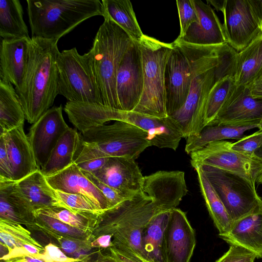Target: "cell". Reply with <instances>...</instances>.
Here are the masks:
<instances>
[{
    "mask_svg": "<svg viewBox=\"0 0 262 262\" xmlns=\"http://www.w3.org/2000/svg\"><path fill=\"white\" fill-rule=\"evenodd\" d=\"M237 52L227 43L213 46L194 45L192 81L183 106L170 117L180 127L184 138L203 129L205 107L214 85L235 72Z\"/></svg>",
    "mask_w": 262,
    "mask_h": 262,
    "instance_id": "cell-1",
    "label": "cell"
},
{
    "mask_svg": "<svg viewBox=\"0 0 262 262\" xmlns=\"http://www.w3.org/2000/svg\"><path fill=\"white\" fill-rule=\"evenodd\" d=\"M160 211L151 198L141 191L99 214L92 241L102 235L112 236V248L142 262H150L142 238L145 227Z\"/></svg>",
    "mask_w": 262,
    "mask_h": 262,
    "instance_id": "cell-2",
    "label": "cell"
},
{
    "mask_svg": "<svg viewBox=\"0 0 262 262\" xmlns=\"http://www.w3.org/2000/svg\"><path fill=\"white\" fill-rule=\"evenodd\" d=\"M58 41L31 37L28 67L20 89L16 91L26 119L35 123L58 95Z\"/></svg>",
    "mask_w": 262,
    "mask_h": 262,
    "instance_id": "cell-3",
    "label": "cell"
},
{
    "mask_svg": "<svg viewBox=\"0 0 262 262\" xmlns=\"http://www.w3.org/2000/svg\"><path fill=\"white\" fill-rule=\"evenodd\" d=\"M31 37L58 40L79 24L104 16L100 0H27Z\"/></svg>",
    "mask_w": 262,
    "mask_h": 262,
    "instance_id": "cell-4",
    "label": "cell"
},
{
    "mask_svg": "<svg viewBox=\"0 0 262 262\" xmlns=\"http://www.w3.org/2000/svg\"><path fill=\"white\" fill-rule=\"evenodd\" d=\"M104 19L88 53L103 105L121 110L116 92L117 73L124 54L134 40L108 17Z\"/></svg>",
    "mask_w": 262,
    "mask_h": 262,
    "instance_id": "cell-5",
    "label": "cell"
},
{
    "mask_svg": "<svg viewBox=\"0 0 262 262\" xmlns=\"http://www.w3.org/2000/svg\"><path fill=\"white\" fill-rule=\"evenodd\" d=\"M138 43L142 56L144 85L140 100L132 112L166 117L165 70L172 42H163L144 34Z\"/></svg>",
    "mask_w": 262,
    "mask_h": 262,
    "instance_id": "cell-6",
    "label": "cell"
},
{
    "mask_svg": "<svg viewBox=\"0 0 262 262\" xmlns=\"http://www.w3.org/2000/svg\"><path fill=\"white\" fill-rule=\"evenodd\" d=\"M57 64L58 94L70 102L103 105L88 53L80 55L76 48L63 50L58 55Z\"/></svg>",
    "mask_w": 262,
    "mask_h": 262,
    "instance_id": "cell-7",
    "label": "cell"
},
{
    "mask_svg": "<svg viewBox=\"0 0 262 262\" xmlns=\"http://www.w3.org/2000/svg\"><path fill=\"white\" fill-rule=\"evenodd\" d=\"M81 139L100 149L108 157L136 160L150 143L147 134L132 124L116 121L81 132Z\"/></svg>",
    "mask_w": 262,
    "mask_h": 262,
    "instance_id": "cell-8",
    "label": "cell"
},
{
    "mask_svg": "<svg viewBox=\"0 0 262 262\" xmlns=\"http://www.w3.org/2000/svg\"><path fill=\"white\" fill-rule=\"evenodd\" d=\"M200 167L222 201L232 222L262 203L255 184L235 173L209 166Z\"/></svg>",
    "mask_w": 262,
    "mask_h": 262,
    "instance_id": "cell-9",
    "label": "cell"
},
{
    "mask_svg": "<svg viewBox=\"0 0 262 262\" xmlns=\"http://www.w3.org/2000/svg\"><path fill=\"white\" fill-rule=\"evenodd\" d=\"M232 142L221 140L208 143L190 153L191 164L195 169L209 166L241 176L255 184L262 172V159L255 154L233 149Z\"/></svg>",
    "mask_w": 262,
    "mask_h": 262,
    "instance_id": "cell-10",
    "label": "cell"
},
{
    "mask_svg": "<svg viewBox=\"0 0 262 262\" xmlns=\"http://www.w3.org/2000/svg\"><path fill=\"white\" fill-rule=\"evenodd\" d=\"M165 70V105L167 116L179 111L185 104L192 81L194 45L177 38Z\"/></svg>",
    "mask_w": 262,
    "mask_h": 262,
    "instance_id": "cell-11",
    "label": "cell"
},
{
    "mask_svg": "<svg viewBox=\"0 0 262 262\" xmlns=\"http://www.w3.org/2000/svg\"><path fill=\"white\" fill-rule=\"evenodd\" d=\"M220 11L226 42L237 52L262 34V20L251 1L224 0Z\"/></svg>",
    "mask_w": 262,
    "mask_h": 262,
    "instance_id": "cell-12",
    "label": "cell"
},
{
    "mask_svg": "<svg viewBox=\"0 0 262 262\" xmlns=\"http://www.w3.org/2000/svg\"><path fill=\"white\" fill-rule=\"evenodd\" d=\"M142 56L137 42L134 41L124 54L116 76V92L121 111L132 112L143 91Z\"/></svg>",
    "mask_w": 262,
    "mask_h": 262,
    "instance_id": "cell-13",
    "label": "cell"
},
{
    "mask_svg": "<svg viewBox=\"0 0 262 262\" xmlns=\"http://www.w3.org/2000/svg\"><path fill=\"white\" fill-rule=\"evenodd\" d=\"M69 127L63 118L61 105L51 107L31 126L27 137L40 170Z\"/></svg>",
    "mask_w": 262,
    "mask_h": 262,
    "instance_id": "cell-14",
    "label": "cell"
},
{
    "mask_svg": "<svg viewBox=\"0 0 262 262\" xmlns=\"http://www.w3.org/2000/svg\"><path fill=\"white\" fill-rule=\"evenodd\" d=\"M114 121L125 122L144 130L151 146L176 150L184 138L178 125L169 116L157 118L134 112L116 110Z\"/></svg>",
    "mask_w": 262,
    "mask_h": 262,
    "instance_id": "cell-15",
    "label": "cell"
},
{
    "mask_svg": "<svg viewBox=\"0 0 262 262\" xmlns=\"http://www.w3.org/2000/svg\"><path fill=\"white\" fill-rule=\"evenodd\" d=\"M142 191L150 197L160 212L176 208L187 193L182 171H158L144 177Z\"/></svg>",
    "mask_w": 262,
    "mask_h": 262,
    "instance_id": "cell-16",
    "label": "cell"
},
{
    "mask_svg": "<svg viewBox=\"0 0 262 262\" xmlns=\"http://www.w3.org/2000/svg\"><path fill=\"white\" fill-rule=\"evenodd\" d=\"M92 173L127 198L142 191L144 177L134 159L110 157L102 167Z\"/></svg>",
    "mask_w": 262,
    "mask_h": 262,
    "instance_id": "cell-17",
    "label": "cell"
},
{
    "mask_svg": "<svg viewBox=\"0 0 262 262\" xmlns=\"http://www.w3.org/2000/svg\"><path fill=\"white\" fill-rule=\"evenodd\" d=\"M195 243L186 213L179 208L171 209L164 232L166 262H190Z\"/></svg>",
    "mask_w": 262,
    "mask_h": 262,
    "instance_id": "cell-18",
    "label": "cell"
},
{
    "mask_svg": "<svg viewBox=\"0 0 262 262\" xmlns=\"http://www.w3.org/2000/svg\"><path fill=\"white\" fill-rule=\"evenodd\" d=\"M261 119L262 99L253 97L248 86L236 85L211 125L259 126Z\"/></svg>",
    "mask_w": 262,
    "mask_h": 262,
    "instance_id": "cell-19",
    "label": "cell"
},
{
    "mask_svg": "<svg viewBox=\"0 0 262 262\" xmlns=\"http://www.w3.org/2000/svg\"><path fill=\"white\" fill-rule=\"evenodd\" d=\"M30 38L2 39L0 49V78L19 90L23 83L29 58Z\"/></svg>",
    "mask_w": 262,
    "mask_h": 262,
    "instance_id": "cell-20",
    "label": "cell"
},
{
    "mask_svg": "<svg viewBox=\"0 0 262 262\" xmlns=\"http://www.w3.org/2000/svg\"><path fill=\"white\" fill-rule=\"evenodd\" d=\"M199 17L185 35L177 38L184 42L199 46H213L226 42L222 24L211 6L201 0H192Z\"/></svg>",
    "mask_w": 262,
    "mask_h": 262,
    "instance_id": "cell-21",
    "label": "cell"
},
{
    "mask_svg": "<svg viewBox=\"0 0 262 262\" xmlns=\"http://www.w3.org/2000/svg\"><path fill=\"white\" fill-rule=\"evenodd\" d=\"M0 219L25 225L36 231L35 211L16 182L0 178Z\"/></svg>",
    "mask_w": 262,
    "mask_h": 262,
    "instance_id": "cell-22",
    "label": "cell"
},
{
    "mask_svg": "<svg viewBox=\"0 0 262 262\" xmlns=\"http://www.w3.org/2000/svg\"><path fill=\"white\" fill-rule=\"evenodd\" d=\"M46 178L55 190L83 195L100 211L109 208L108 202L102 192L74 163L59 172Z\"/></svg>",
    "mask_w": 262,
    "mask_h": 262,
    "instance_id": "cell-23",
    "label": "cell"
},
{
    "mask_svg": "<svg viewBox=\"0 0 262 262\" xmlns=\"http://www.w3.org/2000/svg\"><path fill=\"white\" fill-rule=\"evenodd\" d=\"M24 125L1 135L4 136L6 142L11 180L15 182L39 169L27 135L24 132Z\"/></svg>",
    "mask_w": 262,
    "mask_h": 262,
    "instance_id": "cell-24",
    "label": "cell"
},
{
    "mask_svg": "<svg viewBox=\"0 0 262 262\" xmlns=\"http://www.w3.org/2000/svg\"><path fill=\"white\" fill-rule=\"evenodd\" d=\"M228 244L242 246L262 258V203L251 213L232 222L228 232L219 234Z\"/></svg>",
    "mask_w": 262,
    "mask_h": 262,
    "instance_id": "cell-25",
    "label": "cell"
},
{
    "mask_svg": "<svg viewBox=\"0 0 262 262\" xmlns=\"http://www.w3.org/2000/svg\"><path fill=\"white\" fill-rule=\"evenodd\" d=\"M16 184L35 211L52 206L63 207L55 190L48 183L40 169L16 182Z\"/></svg>",
    "mask_w": 262,
    "mask_h": 262,
    "instance_id": "cell-26",
    "label": "cell"
},
{
    "mask_svg": "<svg viewBox=\"0 0 262 262\" xmlns=\"http://www.w3.org/2000/svg\"><path fill=\"white\" fill-rule=\"evenodd\" d=\"M262 75V34L236 56L235 83L248 86Z\"/></svg>",
    "mask_w": 262,
    "mask_h": 262,
    "instance_id": "cell-27",
    "label": "cell"
},
{
    "mask_svg": "<svg viewBox=\"0 0 262 262\" xmlns=\"http://www.w3.org/2000/svg\"><path fill=\"white\" fill-rule=\"evenodd\" d=\"M80 138L76 129L69 127L53 148L40 171L46 177L54 175L74 163V157Z\"/></svg>",
    "mask_w": 262,
    "mask_h": 262,
    "instance_id": "cell-28",
    "label": "cell"
},
{
    "mask_svg": "<svg viewBox=\"0 0 262 262\" xmlns=\"http://www.w3.org/2000/svg\"><path fill=\"white\" fill-rule=\"evenodd\" d=\"M25 119L15 88L0 78V135L24 124Z\"/></svg>",
    "mask_w": 262,
    "mask_h": 262,
    "instance_id": "cell-29",
    "label": "cell"
},
{
    "mask_svg": "<svg viewBox=\"0 0 262 262\" xmlns=\"http://www.w3.org/2000/svg\"><path fill=\"white\" fill-rule=\"evenodd\" d=\"M258 128V125L236 126L217 124L205 127L198 135L187 137L185 150L187 154L199 150L209 143L226 139H241L248 130Z\"/></svg>",
    "mask_w": 262,
    "mask_h": 262,
    "instance_id": "cell-30",
    "label": "cell"
},
{
    "mask_svg": "<svg viewBox=\"0 0 262 262\" xmlns=\"http://www.w3.org/2000/svg\"><path fill=\"white\" fill-rule=\"evenodd\" d=\"M170 211L156 214L145 228L143 247L150 262H166L164 253V232Z\"/></svg>",
    "mask_w": 262,
    "mask_h": 262,
    "instance_id": "cell-31",
    "label": "cell"
},
{
    "mask_svg": "<svg viewBox=\"0 0 262 262\" xmlns=\"http://www.w3.org/2000/svg\"><path fill=\"white\" fill-rule=\"evenodd\" d=\"M0 36L2 39L30 38L18 0H0Z\"/></svg>",
    "mask_w": 262,
    "mask_h": 262,
    "instance_id": "cell-32",
    "label": "cell"
},
{
    "mask_svg": "<svg viewBox=\"0 0 262 262\" xmlns=\"http://www.w3.org/2000/svg\"><path fill=\"white\" fill-rule=\"evenodd\" d=\"M202 194L219 234L228 232L232 221L215 190L200 167L195 168Z\"/></svg>",
    "mask_w": 262,
    "mask_h": 262,
    "instance_id": "cell-33",
    "label": "cell"
},
{
    "mask_svg": "<svg viewBox=\"0 0 262 262\" xmlns=\"http://www.w3.org/2000/svg\"><path fill=\"white\" fill-rule=\"evenodd\" d=\"M104 16L108 17L132 38L138 42L144 34L137 21L132 3L129 0H102Z\"/></svg>",
    "mask_w": 262,
    "mask_h": 262,
    "instance_id": "cell-34",
    "label": "cell"
},
{
    "mask_svg": "<svg viewBox=\"0 0 262 262\" xmlns=\"http://www.w3.org/2000/svg\"><path fill=\"white\" fill-rule=\"evenodd\" d=\"M0 244L6 246L9 253L0 260L15 257L26 245L42 247L31 235L30 231L21 224L0 219Z\"/></svg>",
    "mask_w": 262,
    "mask_h": 262,
    "instance_id": "cell-35",
    "label": "cell"
},
{
    "mask_svg": "<svg viewBox=\"0 0 262 262\" xmlns=\"http://www.w3.org/2000/svg\"><path fill=\"white\" fill-rule=\"evenodd\" d=\"M235 86L234 75L224 77L214 85L208 96L205 107L204 128L213 124Z\"/></svg>",
    "mask_w": 262,
    "mask_h": 262,
    "instance_id": "cell-36",
    "label": "cell"
},
{
    "mask_svg": "<svg viewBox=\"0 0 262 262\" xmlns=\"http://www.w3.org/2000/svg\"><path fill=\"white\" fill-rule=\"evenodd\" d=\"M35 212L54 217L69 225L91 234L95 226L99 214V213L91 212H74L59 206H52Z\"/></svg>",
    "mask_w": 262,
    "mask_h": 262,
    "instance_id": "cell-37",
    "label": "cell"
},
{
    "mask_svg": "<svg viewBox=\"0 0 262 262\" xmlns=\"http://www.w3.org/2000/svg\"><path fill=\"white\" fill-rule=\"evenodd\" d=\"M108 157L96 147L80 140L74 157V163L82 170L92 173L102 167Z\"/></svg>",
    "mask_w": 262,
    "mask_h": 262,
    "instance_id": "cell-38",
    "label": "cell"
},
{
    "mask_svg": "<svg viewBox=\"0 0 262 262\" xmlns=\"http://www.w3.org/2000/svg\"><path fill=\"white\" fill-rule=\"evenodd\" d=\"M36 224L61 236L80 241H92L91 234L69 225L57 219L35 212Z\"/></svg>",
    "mask_w": 262,
    "mask_h": 262,
    "instance_id": "cell-39",
    "label": "cell"
},
{
    "mask_svg": "<svg viewBox=\"0 0 262 262\" xmlns=\"http://www.w3.org/2000/svg\"><path fill=\"white\" fill-rule=\"evenodd\" d=\"M36 231L41 232L53 242L54 241L53 244L58 246L69 256L92 249L90 241H80L66 237L41 227L37 226Z\"/></svg>",
    "mask_w": 262,
    "mask_h": 262,
    "instance_id": "cell-40",
    "label": "cell"
},
{
    "mask_svg": "<svg viewBox=\"0 0 262 262\" xmlns=\"http://www.w3.org/2000/svg\"><path fill=\"white\" fill-rule=\"evenodd\" d=\"M55 192L62 202L63 208L72 212H91L99 214L102 212L83 195L67 193L57 190H55Z\"/></svg>",
    "mask_w": 262,
    "mask_h": 262,
    "instance_id": "cell-41",
    "label": "cell"
},
{
    "mask_svg": "<svg viewBox=\"0 0 262 262\" xmlns=\"http://www.w3.org/2000/svg\"><path fill=\"white\" fill-rule=\"evenodd\" d=\"M177 6L180 24L179 38L183 37L189 26L193 23H199V17L192 0H177Z\"/></svg>",
    "mask_w": 262,
    "mask_h": 262,
    "instance_id": "cell-42",
    "label": "cell"
},
{
    "mask_svg": "<svg viewBox=\"0 0 262 262\" xmlns=\"http://www.w3.org/2000/svg\"><path fill=\"white\" fill-rule=\"evenodd\" d=\"M233 149L248 154H254L262 147V130H258L253 134L243 137L232 142Z\"/></svg>",
    "mask_w": 262,
    "mask_h": 262,
    "instance_id": "cell-43",
    "label": "cell"
},
{
    "mask_svg": "<svg viewBox=\"0 0 262 262\" xmlns=\"http://www.w3.org/2000/svg\"><path fill=\"white\" fill-rule=\"evenodd\" d=\"M256 258L250 250L236 245H231L228 250L215 262H254Z\"/></svg>",
    "mask_w": 262,
    "mask_h": 262,
    "instance_id": "cell-44",
    "label": "cell"
},
{
    "mask_svg": "<svg viewBox=\"0 0 262 262\" xmlns=\"http://www.w3.org/2000/svg\"><path fill=\"white\" fill-rule=\"evenodd\" d=\"M82 171L96 187L99 189L106 199L108 203L109 208L114 207L123 201L129 199L124 196L115 189L99 181L92 173Z\"/></svg>",
    "mask_w": 262,
    "mask_h": 262,
    "instance_id": "cell-45",
    "label": "cell"
},
{
    "mask_svg": "<svg viewBox=\"0 0 262 262\" xmlns=\"http://www.w3.org/2000/svg\"><path fill=\"white\" fill-rule=\"evenodd\" d=\"M34 257L44 262H76L80 259V258L69 256L58 246L52 243L46 245L43 251Z\"/></svg>",
    "mask_w": 262,
    "mask_h": 262,
    "instance_id": "cell-46",
    "label": "cell"
},
{
    "mask_svg": "<svg viewBox=\"0 0 262 262\" xmlns=\"http://www.w3.org/2000/svg\"><path fill=\"white\" fill-rule=\"evenodd\" d=\"M0 178L12 180L9 160L3 135H0Z\"/></svg>",
    "mask_w": 262,
    "mask_h": 262,
    "instance_id": "cell-47",
    "label": "cell"
},
{
    "mask_svg": "<svg viewBox=\"0 0 262 262\" xmlns=\"http://www.w3.org/2000/svg\"><path fill=\"white\" fill-rule=\"evenodd\" d=\"M112 238L109 235H102L91 242L92 249H108L112 247Z\"/></svg>",
    "mask_w": 262,
    "mask_h": 262,
    "instance_id": "cell-48",
    "label": "cell"
},
{
    "mask_svg": "<svg viewBox=\"0 0 262 262\" xmlns=\"http://www.w3.org/2000/svg\"><path fill=\"white\" fill-rule=\"evenodd\" d=\"M248 87L253 97L262 99V75Z\"/></svg>",
    "mask_w": 262,
    "mask_h": 262,
    "instance_id": "cell-49",
    "label": "cell"
},
{
    "mask_svg": "<svg viewBox=\"0 0 262 262\" xmlns=\"http://www.w3.org/2000/svg\"><path fill=\"white\" fill-rule=\"evenodd\" d=\"M108 250L109 253L116 259L117 262H142L112 248H110Z\"/></svg>",
    "mask_w": 262,
    "mask_h": 262,
    "instance_id": "cell-50",
    "label": "cell"
},
{
    "mask_svg": "<svg viewBox=\"0 0 262 262\" xmlns=\"http://www.w3.org/2000/svg\"><path fill=\"white\" fill-rule=\"evenodd\" d=\"M0 261L1 262H44L40 259L30 255H23L7 260H0Z\"/></svg>",
    "mask_w": 262,
    "mask_h": 262,
    "instance_id": "cell-51",
    "label": "cell"
},
{
    "mask_svg": "<svg viewBox=\"0 0 262 262\" xmlns=\"http://www.w3.org/2000/svg\"><path fill=\"white\" fill-rule=\"evenodd\" d=\"M92 262H117L116 259L109 253H104L101 249Z\"/></svg>",
    "mask_w": 262,
    "mask_h": 262,
    "instance_id": "cell-52",
    "label": "cell"
},
{
    "mask_svg": "<svg viewBox=\"0 0 262 262\" xmlns=\"http://www.w3.org/2000/svg\"><path fill=\"white\" fill-rule=\"evenodd\" d=\"M251 2L257 15L262 20V0L251 1Z\"/></svg>",
    "mask_w": 262,
    "mask_h": 262,
    "instance_id": "cell-53",
    "label": "cell"
},
{
    "mask_svg": "<svg viewBox=\"0 0 262 262\" xmlns=\"http://www.w3.org/2000/svg\"><path fill=\"white\" fill-rule=\"evenodd\" d=\"M0 259L7 255L9 253L8 248L2 244H0Z\"/></svg>",
    "mask_w": 262,
    "mask_h": 262,
    "instance_id": "cell-54",
    "label": "cell"
},
{
    "mask_svg": "<svg viewBox=\"0 0 262 262\" xmlns=\"http://www.w3.org/2000/svg\"><path fill=\"white\" fill-rule=\"evenodd\" d=\"M255 154L257 157L262 159V147L257 150Z\"/></svg>",
    "mask_w": 262,
    "mask_h": 262,
    "instance_id": "cell-55",
    "label": "cell"
},
{
    "mask_svg": "<svg viewBox=\"0 0 262 262\" xmlns=\"http://www.w3.org/2000/svg\"><path fill=\"white\" fill-rule=\"evenodd\" d=\"M258 129L259 130H262V119L259 124Z\"/></svg>",
    "mask_w": 262,
    "mask_h": 262,
    "instance_id": "cell-56",
    "label": "cell"
}]
</instances>
